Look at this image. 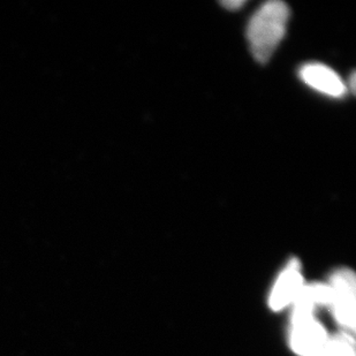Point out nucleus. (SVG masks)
<instances>
[{
	"label": "nucleus",
	"mask_w": 356,
	"mask_h": 356,
	"mask_svg": "<svg viewBox=\"0 0 356 356\" xmlns=\"http://www.w3.org/2000/svg\"><path fill=\"white\" fill-rule=\"evenodd\" d=\"M289 8L285 3L271 0L256 10L247 27V40L256 60L266 64L285 36Z\"/></svg>",
	"instance_id": "f257e3e1"
},
{
	"label": "nucleus",
	"mask_w": 356,
	"mask_h": 356,
	"mask_svg": "<svg viewBox=\"0 0 356 356\" xmlns=\"http://www.w3.org/2000/svg\"><path fill=\"white\" fill-rule=\"evenodd\" d=\"M301 80L316 91L333 98L346 95L347 87L336 72L325 65L310 63L300 70Z\"/></svg>",
	"instance_id": "39448f33"
},
{
	"label": "nucleus",
	"mask_w": 356,
	"mask_h": 356,
	"mask_svg": "<svg viewBox=\"0 0 356 356\" xmlns=\"http://www.w3.org/2000/svg\"><path fill=\"white\" fill-rule=\"evenodd\" d=\"M222 5L227 10H234L243 6L245 1H242V0H229V1H222Z\"/></svg>",
	"instance_id": "6e6552de"
},
{
	"label": "nucleus",
	"mask_w": 356,
	"mask_h": 356,
	"mask_svg": "<svg viewBox=\"0 0 356 356\" xmlns=\"http://www.w3.org/2000/svg\"><path fill=\"white\" fill-rule=\"evenodd\" d=\"M315 356H355L353 338L346 332L329 338Z\"/></svg>",
	"instance_id": "0eeeda50"
},
{
	"label": "nucleus",
	"mask_w": 356,
	"mask_h": 356,
	"mask_svg": "<svg viewBox=\"0 0 356 356\" xmlns=\"http://www.w3.org/2000/svg\"><path fill=\"white\" fill-rule=\"evenodd\" d=\"M350 86L352 91H355V74H354V73L350 75Z\"/></svg>",
	"instance_id": "1a4fd4ad"
},
{
	"label": "nucleus",
	"mask_w": 356,
	"mask_h": 356,
	"mask_svg": "<svg viewBox=\"0 0 356 356\" xmlns=\"http://www.w3.org/2000/svg\"><path fill=\"white\" fill-rule=\"evenodd\" d=\"M289 343L294 353L300 356H315L322 350L330 337L315 317L293 321Z\"/></svg>",
	"instance_id": "7ed1b4c3"
},
{
	"label": "nucleus",
	"mask_w": 356,
	"mask_h": 356,
	"mask_svg": "<svg viewBox=\"0 0 356 356\" xmlns=\"http://www.w3.org/2000/svg\"><path fill=\"white\" fill-rule=\"evenodd\" d=\"M303 286L301 264L296 259H292L284 268L277 279L269 298V306L275 312L284 309L293 305L299 296Z\"/></svg>",
	"instance_id": "20e7f679"
},
{
	"label": "nucleus",
	"mask_w": 356,
	"mask_h": 356,
	"mask_svg": "<svg viewBox=\"0 0 356 356\" xmlns=\"http://www.w3.org/2000/svg\"><path fill=\"white\" fill-rule=\"evenodd\" d=\"M333 314L346 333L355 330V276L350 269L337 270L330 282Z\"/></svg>",
	"instance_id": "f03ea898"
},
{
	"label": "nucleus",
	"mask_w": 356,
	"mask_h": 356,
	"mask_svg": "<svg viewBox=\"0 0 356 356\" xmlns=\"http://www.w3.org/2000/svg\"><path fill=\"white\" fill-rule=\"evenodd\" d=\"M331 291L329 285L312 284L305 285L293 302L292 322L314 317L317 307L330 306Z\"/></svg>",
	"instance_id": "423d86ee"
}]
</instances>
